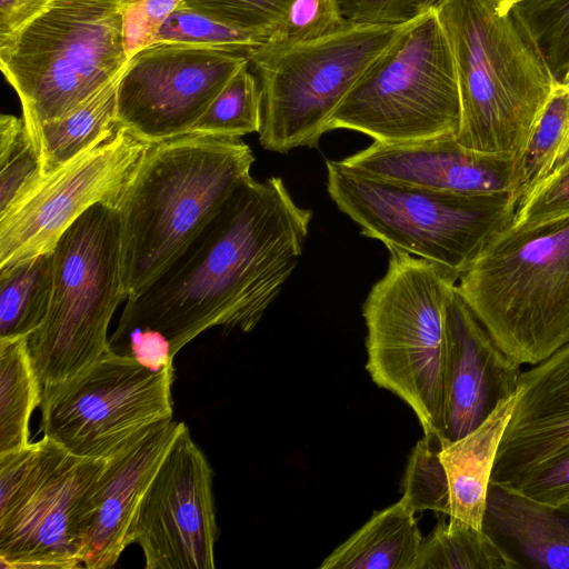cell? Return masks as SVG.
Listing matches in <instances>:
<instances>
[{
  "instance_id": "6da1fadb",
  "label": "cell",
  "mask_w": 569,
  "mask_h": 569,
  "mask_svg": "<svg viewBox=\"0 0 569 569\" xmlns=\"http://www.w3.org/2000/svg\"><path fill=\"white\" fill-rule=\"evenodd\" d=\"M311 218L280 177H250L147 290L126 300L109 342L152 329L174 357L210 328L251 331L298 266Z\"/></svg>"
},
{
  "instance_id": "7a4b0ae2",
  "label": "cell",
  "mask_w": 569,
  "mask_h": 569,
  "mask_svg": "<svg viewBox=\"0 0 569 569\" xmlns=\"http://www.w3.org/2000/svg\"><path fill=\"white\" fill-rule=\"evenodd\" d=\"M240 137L188 132L149 143L116 207L128 299L147 290L250 176Z\"/></svg>"
},
{
  "instance_id": "3957f363",
  "label": "cell",
  "mask_w": 569,
  "mask_h": 569,
  "mask_svg": "<svg viewBox=\"0 0 569 569\" xmlns=\"http://www.w3.org/2000/svg\"><path fill=\"white\" fill-rule=\"evenodd\" d=\"M502 0H440L459 87L463 147L520 159L557 80Z\"/></svg>"
},
{
  "instance_id": "277c9868",
  "label": "cell",
  "mask_w": 569,
  "mask_h": 569,
  "mask_svg": "<svg viewBox=\"0 0 569 569\" xmlns=\"http://www.w3.org/2000/svg\"><path fill=\"white\" fill-rule=\"evenodd\" d=\"M458 291L497 346L537 365L569 342V214L510 224L459 277Z\"/></svg>"
},
{
  "instance_id": "5b68a950",
  "label": "cell",
  "mask_w": 569,
  "mask_h": 569,
  "mask_svg": "<svg viewBox=\"0 0 569 569\" xmlns=\"http://www.w3.org/2000/svg\"><path fill=\"white\" fill-rule=\"evenodd\" d=\"M123 7L122 0H51L0 42V69L30 138L123 71Z\"/></svg>"
},
{
  "instance_id": "8992f818",
  "label": "cell",
  "mask_w": 569,
  "mask_h": 569,
  "mask_svg": "<svg viewBox=\"0 0 569 569\" xmlns=\"http://www.w3.org/2000/svg\"><path fill=\"white\" fill-rule=\"evenodd\" d=\"M385 276L362 305L366 369L407 402L425 433L445 428L446 313L458 278L426 259L390 250Z\"/></svg>"
},
{
  "instance_id": "52a82bcc",
  "label": "cell",
  "mask_w": 569,
  "mask_h": 569,
  "mask_svg": "<svg viewBox=\"0 0 569 569\" xmlns=\"http://www.w3.org/2000/svg\"><path fill=\"white\" fill-rule=\"evenodd\" d=\"M327 190L362 236L453 273L458 279L481 250L515 219L510 192L465 196L357 173L327 161Z\"/></svg>"
},
{
  "instance_id": "ba28073f",
  "label": "cell",
  "mask_w": 569,
  "mask_h": 569,
  "mask_svg": "<svg viewBox=\"0 0 569 569\" xmlns=\"http://www.w3.org/2000/svg\"><path fill=\"white\" fill-rule=\"evenodd\" d=\"M52 257L48 312L28 337L41 390L68 382L110 350V321L128 299L117 209L91 207L62 234Z\"/></svg>"
},
{
  "instance_id": "9c48e42d",
  "label": "cell",
  "mask_w": 569,
  "mask_h": 569,
  "mask_svg": "<svg viewBox=\"0 0 569 569\" xmlns=\"http://www.w3.org/2000/svg\"><path fill=\"white\" fill-rule=\"evenodd\" d=\"M460 96L455 59L436 7L407 23L331 116L348 129L400 144L457 136Z\"/></svg>"
},
{
  "instance_id": "30bf717a",
  "label": "cell",
  "mask_w": 569,
  "mask_h": 569,
  "mask_svg": "<svg viewBox=\"0 0 569 569\" xmlns=\"http://www.w3.org/2000/svg\"><path fill=\"white\" fill-rule=\"evenodd\" d=\"M107 458L78 457L48 437L0 455V568L82 566Z\"/></svg>"
},
{
  "instance_id": "8fae6325",
  "label": "cell",
  "mask_w": 569,
  "mask_h": 569,
  "mask_svg": "<svg viewBox=\"0 0 569 569\" xmlns=\"http://www.w3.org/2000/svg\"><path fill=\"white\" fill-rule=\"evenodd\" d=\"M406 26L347 21L316 40L252 51L248 60L262 96L261 147L279 153L317 148L341 101Z\"/></svg>"
},
{
  "instance_id": "7c38bea8",
  "label": "cell",
  "mask_w": 569,
  "mask_h": 569,
  "mask_svg": "<svg viewBox=\"0 0 569 569\" xmlns=\"http://www.w3.org/2000/svg\"><path fill=\"white\" fill-rule=\"evenodd\" d=\"M173 376V366L153 371L109 350L68 382L41 390L40 430L74 456L108 458L172 419Z\"/></svg>"
},
{
  "instance_id": "4fadbf2b",
  "label": "cell",
  "mask_w": 569,
  "mask_h": 569,
  "mask_svg": "<svg viewBox=\"0 0 569 569\" xmlns=\"http://www.w3.org/2000/svg\"><path fill=\"white\" fill-rule=\"evenodd\" d=\"M149 143L119 127L109 138L41 176L0 213V269L50 253L91 207H117Z\"/></svg>"
},
{
  "instance_id": "5bb4252c",
  "label": "cell",
  "mask_w": 569,
  "mask_h": 569,
  "mask_svg": "<svg viewBox=\"0 0 569 569\" xmlns=\"http://www.w3.org/2000/svg\"><path fill=\"white\" fill-rule=\"evenodd\" d=\"M248 62L246 54L219 48L151 43L119 78V126L146 143L186 134Z\"/></svg>"
},
{
  "instance_id": "9a60e30c",
  "label": "cell",
  "mask_w": 569,
  "mask_h": 569,
  "mask_svg": "<svg viewBox=\"0 0 569 569\" xmlns=\"http://www.w3.org/2000/svg\"><path fill=\"white\" fill-rule=\"evenodd\" d=\"M213 470L184 423L139 505L131 530L147 569H213Z\"/></svg>"
},
{
  "instance_id": "2e32d148",
  "label": "cell",
  "mask_w": 569,
  "mask_h": 569,
  "mask_svg": "<svg viewBox=\"0 0 569 569\" xmlns=\"http://www.w3.org/2000/svg\"><path fill=\"white\" fill-rule=\"evenodd\" d=\"M521 365L493 341L458 291L446 313L443 441H456L477 429L516 395Z\"/></svg>"
},
{
  "instance_id": "e0dca14e",
  "label": "cell",
  "mask_w": 569,
  "mask_h": 569,
  "mask_svg": "<svg viewBox=\"0 0 569 569\" xmlns=\"http://www.w3.org/2000/svg\"><path fill=\"white\" fill-rule=\"evenodd\" d=\"M339 161L369 178L455 194L513 196L518 181V159L466 148L456 136L400 144L373 142Z\"/></svg>"
},
{
  "instance_id": "ac0fdd59",
  "label": "cell",
  "mask_w": 569,
  "mask_h": 569,
  "mask_svg": "<svg viewBox=\"0 0 569 569\" xmlns=\"http://www.w3.org/2000/svg\"><path fill=\"white\" fill-rule=\"evenodd\" d=\"M183 425L170 419L150 426L107 458L84 537L83 567L112 568L132 545L139 505Z\"/></svg>"
},
{
  "instance_id": "d6986e66",
  "label": "cell",
  "mask_w": 569,
  "mask_h": 569,
  "mask_svg": "<svg viewBox=\"0 0 569 569\" xmlns=\"http://www.w3.org/2000/svg\"><path fill=\"white\" fill-rule=\"evenodd\" d=\"M569 447V342L521 373L490 481L513 486Z\"/></svg>"
},
{
  "instance_id": "ffe728a7",
  "label": "cell",
  "mask_w": 569,
  "mask_h": 569,
  "mask_svg": "<svg viewBox=\"0 0 569 569\" xmlns=\"http://www.w3.org/2000/svg\"><path fill=\"white\" fill-rule=\"evenodd\" d=\"M481 529L511 569H569V502H542L490 481Z\"/></svg>"
},
{
  "instance_id": "44dd1931",
  "label": "cell",
  "mask_w": 569,
  "mask_h": 569,
  "mask_svg": "<svg viewBox=\"0 0 569 569\" xmlns=\"http://www.w3.org/2000/svg\"><path fill=\"white\" fill-rule=\"evenodd\" d=\"M516 395L502 400L473 431L452 441H443L440 459L450 491V515L481 529L487 491L495 459L510 419Z\"/></svg>"
},
{
  "instance_id": "7402d4cb",
  "label": "cell",
  "mask_w": 569,
  "mask_h": 569,
  "mask_svg": "<svg viewBox=\"0 0 569 569\" xmlns=\"http://www.w3.org/2000/svg\"><path fill=\"white\" fill-rule=\"evenodd\" d=\"M422 536L415 511L401 498L375 512L358 531L335 549L321 569H413Z\"/></svg>"
},
{
  "instance_id": "603a6c76",
  "label": "cell",
  "mask_w": 569,
  "mask_h": 569,
  "mask_svg": "<svg viewBox=\"0 0 569 569\" xmlns=\"http://www.w3.org/2000/svg\"><path fill=\"white\" fill-rule=\"evenodd\" d=\"M121 73L70 113L38 128L31 141L39 156L41 176L52 172L117 131L120 127L117 90Z\"/></svg>"
},
{
  "instance_id": "cb8c5ba5",
  "label": "cell",
  "mask_w": 569,
  "mask_h": 569,
  "mask_svg": "<svg viewBox=\"0 0 569 569\" xmlns=\"http://www.w3.org/2000/svg\"><path fill=\"white\" fill-rule=\"evenodd\" d=\"M40 402L28 337L0 339V455L30 443L29 421Z\"/></svg>"
},
{
  "instance_id": "d4e9b609",
  "label": "cell",
  "mask_w": 569,
  "mask_h": 569,
  "mask_svg": "<svg viewBox=\"0 0 569 569\" xmlns=\"http://www.w3.org/2000/svg\"><path fill=\"white\" fill-rule=\"evenodd\" d=\"M52 252L0 269V339L29 337L48 312Z\"/></svg>"
},
{
  "instance_id": "484cf974",
  "label": "cell",
  "mask_w": 569,
  "mask_h": 569,
  "mask_svg": "<svg viewBox=\"0 0 569 569\" xmlns=\"http://www.w3.org/2000/svg\"><path fill=\"white\" fill-rule=\"evenodd\" d=\"M569 143V88L557 81L518 160L517 206L552 171Z\"/></svg>"
},
{
  "instance_id": "4316f807",
  "label": "cell",
  "mask_w": 569,
  "mask_h": 569,
  "mask_svg": "<svg viewBox=\"0 0 569 569\" xmlns=\"http://www.w3.org/2000/svg\"><path fill=\"white\" fill-rule=\"evenodd\" d=\"M413 569H511L493 541L462 520L440 519L422 540Z\"/></svg>"
},
{
  "instance_id": "83f0119b",
  "label": "cell",
  "mask_w": 569,
  "mask_h": 569,
  "mask_svg": "<svg viewBox=\"0 0 569 569\" xmlns=\"http://www.w3.org/2000/svg\"><path fill=\"white\" fill-rule=\"evenodd\" d=\"M269 36L227 22L183 1L167 18L154 42L219 48L247 57L269 41Z\"/></svg>"
},
{
  "instance_id": "f1b7e54d",
  "label": "cell",
  "mask_w": 569,
  "mask_h": 569,
  "mask_svg": "<svg viewBox=\"0 0 569 569\" xmlns=\"http://www.w3.org/2000/svg\"><path fill=\"white\" fill-rule=\"evenodd\" d=\"M249 67L243 64L231 77L190 132L242 137L260 131L261 89Z\"/></svg>"
},
{
  "instance_id": "f546056e",
  "label": "cell",
  "mask_w": 569,
  "mask_h": 569,
  "mask_svg": "<svg viewBox=\"0 0 569 569\" xmlns=\"http://www.w3.org/2000/svg\"><path fill=\"white\" fill-rule=\"evenodd\" d=\"M442 440L425 433L415 446L403 477L402 499L417 511L431 510L450 515V491L446 469L440 459Z\"/></svg>"
},
{
  "instance_id": "4dcf8cb0",
  "label": "cell",
  "mask_w": 569,
  "mask_h": 569,
  "mask_svg": "<svg viewBox=\"0 0 569 569\" xmlns=\"http://www.w3.org/2000/svg\"><path fill=\"white\" fill-rule=\"evenodd\" d=\"M512 8L560 82L569 68V0H521Z\"/></svg>"
},
{
  "instance_id": "1f68e13d",
  "label": "cell",
  "mask_w": 569,
  "mask_h": 569,
  "mask_svg": "<svg viewBox=\"0 0 569 569\" xmlns=\"http://www.w3.org/2000/svg\"><path fill=\"white\" fill-rule=\"evenodd\" d=\"M40 161L24 121L0 117V213H3L39 178Z\"/></svg>"
},
{
  "instance_id": "d6a6232c",
  "label": "cell",
  "mask_w": 569,
  "mask_h": 569,
  "mask_svg": "<svg viewBox=\"0 0 569 569\" xmlns=\"http://www.w3.org/2000/svg\"><path fill=\"white\" fill-rule=\"evenodd\" d=\"M346 22L337 0H291L267 43L282 47L316 40Z\"/></svg>"
},
{
  "instance_id": "836d02e7",
  "label": "cell",
  "mask_w": 569,
  "mask_h": 569,
  "mask_svg": "<svg viewBox=\"0 0 569 569\" xmlns=\"http://www.w3.org/2000/svg\"><path fill=\"white\" fill-rule=\"evenodd\" d=\"M183 2L227 22L270 37L281 22L291 0H183Z\"/></svg>"
},
{
  "instance_id": "e575fe53",
  "label": "cell",
  "mask_w": 569,
  "mask_h": 569,
  "mask_svg": "<svg viewBox=\"0 0 569 569\" xmlns=\"http://www.w3.org/2000/svg\"><path fill=\"white\" fill-rule=\"evenodd\" d=\"M569 214V157L517 206L512 224L532 226Z\"/></svg>"
},
{
  "instance_id": "d590c367",
  "label": "cell",
  "mask_w": 569,
  "mask_h": 569,
  "mask_svg": "<svg viewBox=\"0 0 569 569\" xmlns=\"http://www.w3.org/2000/svg\"><path fill=\"white\" fill-rule=\"evenodd\" d=\"M440 0H337L343 18L352 23L396 26L408 23L435 8Z\"/></svg>"
},
{
  "instance_id": "8d00e7d4",
  "label": "cell",
  "mask_w": 569,
  "mask_h": 569,
  "mask_svg": "<svg viewBox=\"0 0 569 569\" xmlns=\"http://www.w3.org/2000/svg\"><path fill=\"white\" fill-rule=\"evenodd\" d=\"M183 0H132L123 7V38L129 59L153 43L167 20Z\"/></svg>"
},
{
  "instance_id": "74e56055",
  "label": "cell",
  "mask_w": 569,
  "mask_h": 569,
  "mask_svg": "<svg viewBox=\"0 0 569 569\" xmlns=\"http://www.w3.org/2000/svg\"><path fill=\"white\" fill-rule=\"evenodd\" d=\"M523 495L542 502H569V447L531 470L513 486Z\"/></svg>"
},
{
  "instance_id": "f35d334b",
  "label": "cell",
  "mask_w": 569,
  "mask_h": 569,
  "mask_svg": "<svg viewBox=\"0 0 569 569\" xmlns=\"http://www.w3.org/2000/svg\"><path fill=\"white\" fill-rule=\"evenodd\" d=\"M110 350L134 358L146 368L159 371L172 366L173 356L167 338L157 330L134 329L109 342Z\"/></svg>"
},
{
  "instance_id": "ab89813d",
  "label": "cell",
  "mask_w": 569,
  "mask_h": 569,
  "mask_svg": "<svg viewBox=\"0 0 569 569\" xmlns=\"http://www.w3.org/2000/svg\"><path fill=\"white\" fill-rule=\"evenodd\" d=\"M51 0H0V42L40 12Z\"/></svg>"
},
{
  "instance_id": "60d3db41",
  "label": "cell",
  "mask_w": 569,
  "mask_h": 569,
  "mask_svg": "<svg viewBox=\"0 0 569 569\" xmlns=\"http://www.w3.org/2000/svg\"><path fill=\"white\" fill-rule=\"evenodd\" d=\"M521 0H502L500 3V8L502 10H509L511 9L516 3L520 2Z\"/></svg>"
},
{
  "instance_id": "b9f144b4",
  "label": "cell",
  "mask_w": 569,
  "mask_h": 569,
  "mask_svg": "<svg viewBox=\"0 0 569 569\" xmlns=\"http://www.w3.org/2000/svg\"><path fill=\"white\" fill-rule=\"evenodd\" d=\"M560 82L569 88V68L567 69L566 73H565V76H563V78L561 79Z\"/></svg>"
},
{
  "instance_id": "7bdbcfd3",
  "label": "cell",
  "mask_w": 569,
  "mask_h": 569,
  "mask_svg": "<svg viewBox=\"0 0 569 569\" xmlns=\"http://www.w3.org/2000/svg\"><path fill=\"white\" fill-rule=\"evenodd\" d=\"M132 0H122L123 4L131 2Z\"/></svg>"
}]
</instances>
